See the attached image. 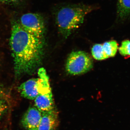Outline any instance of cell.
<instances>
[{
    "instance_id": "6da1fadb",
    "label": "cell",
    "mask_w": 130,
    "mask_h": 130,
    "mask_svg": "<svg viewBox=\"0 0 130 130\" xmlns=\"http://www.w3.org/2000/svg\"><path fill=\"white\" fill-rule=\"evenodd\" d=\"M9 44L17 77L31 74L40 64L42 55V39L31 35L19 21L12 23Z\"/></svg>"
},
{
    "instance_id": "7a4b0ae2",
    "label": "cell",
    "mask_w": 130,
    "mask_h": 130,
    "mask_svg": "<svg viewBox=\"0 0 130 130\" xmlns=\"http://www.w3.org/2000/svg\"><path fill=\"white\" fill-rule=\"evenodd\" d=\"M95 9L93 6L68 5L61 7L55 13V21L59 31L67 38L83 23L87 14Z\"/></svg>"
},
{
    "instance_id": "3957f363",
    "label": "cell",
    "mask_w": 130,
    "mask_h": 130,
    "mask_svg": "<svg viewBox=\"0 0 130 130\" xmlns=\"http://www.w3.org/2000/svg\"><path fill=\"white\" fill-rule=\"evenodd\" d=\"M38 75V95L35 100V107L41 113L52 111L56 109L46 70L43 68H40Z\"/></svg>"
},
{
    "instance_id": "277c9868",
    "label": "cell",
    "mask_w": 130,
    "mask_h": 130,
    "mask_svg": "<svg viewBox=\"0 0 130 130\" xmlns=\"http://www.w3.org/2000/svg\"><path fill=\"white\" fill-rule=\"evenodd\" d=\"M92 59L87 53L83 51L73 52L68 56L66 64V70L71 75L84 74L93 67Z\"/></svg>"
},
{
    "instance_id": "5b68a950",
    "label": "cell",
    "mask_w": 130,
    "mask_h": 130,
    "mask_svg": "<svg viewBox=\"0 0 130 130\" xmlns=\"http://www.w3.org/2000/svg\"><path fill=\"white\" fill-rule=\"evenodd\" d=\"M19 23L25 30L40 39H42L45 31L43 18L40 14L28 13L23 14Z\"/></svg>"
},
{
    "instance_id": "8992f818",
    "label": "cell",
    "mask_w": 130,
    "mask_h": 130,
    "mask_svg": "<svg viewBox=\"0 0 130 130\" xmlns=\"http://www.w3.org/2000/svg\"><path fill=\"white\" fill-rule=\"evenodd\" d=\"M42 117V113L36 107L29 108L24 114L21 123L27 130H37Z\"/></svg>"
},
{
    "instance_id": "52a82bcc",
    "label": "cell",
    "mask_w": 130,
    "mask_h": 130,
    "mask_svg": "<svg viewBox=\"0 0 130 130\" xmlns=\"http://www.w3.org/2000/svg\"><path fill=\"white\" fill-rule=\"evenodd\" d=\"M59 124L58 113L56 109L42 113V117L37 130H55Z\"/></svg>"
},
{
    "instance_id": "ba28073f",
    "label": "cell",
    "mask_w": 130,
    "mask_h": 130,
    "mask_svg": "<svg viewBox=\"0 0 130 130\" xmlns=\"http://www.w3.org/2000/svg\"><path fill=\"white\" fill-rule=\"evenodd\" d=\"M38 78H31L21 84L19 90L23 97L30 100H35L38 95Z\"/></svg>"
},
{
    "instance_id": "9c48e42d",
    "label": "cell",
    "mask_w": 130,
    "mask_h": 130,
    "mask_svg": "<svg viewBox=\"0 0 130 130\" xmlns=\"http://www.w3.org/2000/svg\"><path fill=\"white\" fill-rule=\"evenodd\" d=\"M118 16L124 20L130 16V0H118Z\"/></svg>"
},
{
    "instance_id": "30bf717a",
    "label": "cell",
    "mask_w": 130,
    "mask_h": 130,
    "mask_svg": "<svg viewBox=\"0 0 130 130\" xmlns=\"http://www.w3.org/2000/svg\"><path fill=\"white\" fill-rule=\"evenodd\" d=\"M105 53L108 57H112L115 56L118 48V44L115 41L105 42L102 45Z\"/></svg>"
},
{
    "instance_id": "8fae6325",
    "label": "cell",
    "mask_w": 130,
    "mask_h": 130,
    "mask_svg": "<svg viewBox=\"0 0 130 130\" xmlns=\"http://www.w3.org/2000/svg\"><path fill=\"white\" fill-rule=\"evenodd\" d=\"M93 58L98 60H103L109 58L105 53L102 44H96L93 46L91 49Z\"/></svg>"
},
{
    "instance_id": "7c38bea8",
    "label": "cell",
    "mask_w": 130,
    "mask_h": 130,
    "mask_svg": "<svg viewBox=\"0 0 130 130\" xmlns=\"http://www.w3.org/2000/svg\"><path fill=\"white\" fill-rule=\"evenodd\" d=\"M120 53L124 56H130V41L125 40L122 42L119 48Z\"/></svg>"
},
{
    "instance_id": "4fadbf2b",
    "label": "cell",
    "mask_w": 130,
    "mask_h": 130,
    "mask_svg": "<svg viewBox=\"0 0 130 130\" xmlns=\"http://www.w3.org/2000/svg\"><path fill=\"white\" fill-rule=\"evenodd\" d=\"M24 0H0V4L9 5H18L21 3Z\"/></svg>"
},
{
    "instance_id": "5bb4252c",
    "label": "cell",
    "mask_w": 130,
    "mask_h": 130,
    "mask_svg": "<svg viewBox=\"0 0 130 130\" xmlns=\"http://www.w3.org/2000/svg\"><path fill=\"white\" fill-rule=\"evenodd\" d=\"M7 109V105L4 100L0 99V117L2 116Z\"/></svg>"
},
{
    "instance_id": "9a60e30c",
    "label": "cell",
    "mask_w": 130,
    "mask_h": 130,
    "mask_svg": "<svg viewBox=\"0 0 130 130\" xmlns=\"http://www.w3.org/2000/svg\"><path fill=\"white\" fill-rule=\"evenodd\" d=\"M2 96V92L0 90V98H1V96Z\"/></svg>"
}]
</instances>
